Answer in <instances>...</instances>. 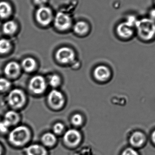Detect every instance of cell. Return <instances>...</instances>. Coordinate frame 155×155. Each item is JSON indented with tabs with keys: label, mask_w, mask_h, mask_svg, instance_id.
Returning a JSON list of instances; mask_svg holds the SVG:
<instances>
[{
	"label": "cell",
	"mask_w": 155,
	"mask_h": 155,
	"mask_svg": "<svg viewBox=\"0 0 155 155\" xmlns=\"http://www.w3.org/2000/svg\"><path fill=\"white\" fill-rule=\"evenodd\" d=\"M42 142L45 146H53L56 143V137L52 133H45L42 137Z\"/></svg>",
	"instance_id": "e0dca14e"
},
{
	"label": "cell",
	"mask_w": 155,
	"mask_h": 155,
	"mask_svg": "<svg viewBox=\"0 0 155 155\" xmlns=\"http://www.w3.org/2000/svg\"><path fill=\"white\" fill-rule=\"evenodd\" d=\"M3 153V148L1 145L0 144V155H2Z\"/></svg>",
	"instance_id": "4dcf8cb0"
},
{
	"label": "cell",
	"mask_w": 155,
	"mask_h": 155,
	"mask_svg": "<svg viewBox=\"0 0 155 155\" xmlns=\"http://www.w3.org/2000/svg\"><path fill=\"white\" fill-rule=\"evenodd\" d=\"M4 71L7 77L11 78L16 77L20 72V65L15 62H11L5 65Z\"/></svg>",
	"instance_id": "7c38bea8"
},
{
	"label": "cell",
	"mask_w": 155,
	"mask_h": 155,
	"mask_svg": "<svg viewBox=\"0 0 155 155\" xmlns=\"http://www.w3.org/2000/svg\"><path fill=\"white\" fill-rule=\"evenodd\" d=\"M122 155H138V153L134 149L132 148L126 149L123 152Z\"/></svg>",
	"instance_id": "4316f807"
},
{
	"label": "cell",
	"mask_w": 155,
	"mask_h": 155,
	"mask_svg": "<svg viewBox=\"0 0 155 155\" xmlns=\"http://www.w3.org/2000/svg\"><path fill=\"white\" fill-rule=\"evenodd\" d=\"M94 76L97 81L104 82L111 77V71L107 66L104 65L97 66L94 71Z\"/></svg>",
	"instance_id": "30bf717a"
},
{
	"label": "cell",
	"mask_w": 155,
	"mask_h": 155,
	"mask_svg": "<svg viewBox=\"0 0 155 155\" xmlns=\"http://www.w3.org/2000/svg\"><path fill=\"white\" fill-rule=\"evenodd\" d=\"M48 100L50 105L55 108L62 107L64 103V98L62 94L56 90H52L49 93Z\"/></svg>",
	"instance_id": "9c48e42d"
},
{
	"label": "cell",
	"mask_w": 155,
	"mask_h": 155,
	"mask_svg": "<svg viewBox=\"0 0 155 155\" xmlns=\"http://www.w3.org/2000/svg\"><path fill=\"white\" fill-rule=\"evenodd\" d=\"M72 21L68 15L59 12L54 18V25L58 30L63 31L68 30L72 25Z\"/></svg>",
	"instance_id": "5b68a950"
},
{
	"label": "cell",
	"mask_w": 155,
	"mask_h": 155,
	"mask_svg": "<svg viewBox=\"0 0 155 155\" xmlns=\"http://www.w3.org/2000/svg\"><path fill=\"white\" fill-rule=\"evenodd\" d=\"M152 138L153 143H155V130L153 132L152 135Z\"/></svg>",
	"instance_id": "f546056e"
},
{
	"label": "cell",
	"mask_w": 155,
	"mask_h": 155,
	"mask_svg": "<svg viewBox=\"0 0 155 155\" xmlns=\"http://www.w3.org/2000/svg\"><path fill=\"white\" fill-rule=\"evenodd\" d=\"M64 129V126L62 123H58L56 124L53 127V131L55 134L60 135L62 134Z\"/></svg>",
	"instance_id": "d4e9b609"
},
{
	"label": "cell",
	"mask_w": 155,
	"mask_h": 155,
	"mask_svg": "<svg viewBox=\"0 0 155 155\" xmlns=\"http://www.w3.org/2000/svg\"><path fill=\"white\" fill-rule=\"evenodd\" d=\"M83 117L80 114H76L74 115L72 118V123L76 126L81 125L83 123Z\"/></svg>",
	"instance_id": "cb8c5ba5"
},
{
	"label": "cell",
	"mask_w": 155,
	"mask_h": 155,
	"mask_svg": "<svg viewBox=\"0 0 155 155\" xmlns=\"http://www.w3.org/2000/svg\"><path fill=\"white\" fill-rule=\"evenodd\" d=\"M138 36L144 41H150L155 35V22L150 18L137 21L136 25Z\"/></svg>",
	"instance_id": "6da1fadb"
},
{
	"label": "cell",
	"mask_w": 155,
	"mask_h": 155,
	"mask_svg": "<svg viewBox=\"0 0 155 155\" xmlns=\"http://www.w3.org/2000/svg\"><path fill=\"white\" fill-rule=\"evenodd\" d=\"M10 42L7 39H0V54H5L9 52L11 49Z\"/></svg>",
	"instance_id": "44dd1931"
},
{
	"label": "cell",
	"mask_w": 155,
	"mask_h": 155,
	"mask_svg": "<svg viewBox=\"0 0 155 155\" xmlns=\"http://www.w3.org/2000/svg\"><path fill=\"white\" fill-rule=\"evenodd\" d=\"M9 104L14 108L22 107L25 101V96L23 92L19 89L12 90L8 97Z\"/></svg>",
	"instance_id": "277c9868"
},
{
	"label": "cell",
	"mask_w": 155,
	"mask_h": 155,
	"mask_svg": "<svg viewBox=\"0 0 155 155\" xmlns=\"http://www.w3.org/2000/svg\"><path fill=\"white\" fill-rule=\"evenodd\" d=\"M56 58L61 63H69L74 59V52L72 49L68 47H62L57 51Z\"/></svg>",
	"instance_id": "ba28073f"
},
{
	"label": "cell",
	"mask_w": 155,
	"mask_h": 155,
	"mask_svg": "<svg viewBox=\"0 0 155 155\" xmlns=\"http://www.w3.org/2000/svg\"><path fill=\"white\" fill-rule=\"evenodd\" d=\"M11 83L9 80L4 78H0V92L6 91L10 88Z\"/></svg>",
	"instance_id": "7402d4cb"
},
{
	"label": "cell",
	"mask_w": 155,
	"mask_h": 155,
	"mask_svg": "<svg viewBox=\"0 0 155 155\" xmlns=\"http://www.w3.org/2000/svg\"><path fill=\"white\" fill-rule=\"evenodd\" d=\"M30 138L29 129L26 127L21 126L15 127L10 132L8 139L12 144L16 146H21L27 143Z\"/></svg>",
	"instance_id": "7a4b0ae2"
},
{
	"label": "cell",
	"mask_w": 155,
	"mask_h": 155,
	"mask_svg": "<svg viewBox=\"0 0 155 155\" xmlns=\"http://www.w3.org/2000/svg\"><path fill=\"white\" fill-rule=\"evenodd\" d=\"M4 120L7 122L10 126H11L17 123L19 120V116L14 111H8L5 115Z\"/></svg>",
	"instance_id": "d6986e66"
},
{
	"label": "cell",
	"mask_w": 155,
	"mask_h": 155,
	"mask_svg": "<svg viewBox=\"0 0 155 155\" xmlns=\"http://www.w3.org/2000/svg\"><path fill=\"white\" fill-rule=\"evenodd\" d=\"M35 3L37 5L41 6H44L47 2V0H34Z\"/></svg>",
	"instance_id": "83f0119b"
},
{
	"label": "cell",
	"mask_w": 155,
	"mask_h": 155,
	"mask_svg": "<svg viewBox=\"0 0 155 155\" xmlns=\"http://www.w3.org/2000/svg\"><path fill=\"white\" fill-rule=\"evenodd\" d=\"M22 65L25 71L27 72H31L33 71L35 68L36 62L32 58L28 57L25 58L22 61Z\"/></svg>",
	"instance_id": "ffe728a7"
},
{
	"label": "cell",
	"mask_w": 155,
	"mask_h": 155,
	"mask_svg": "<svg viewBox=\"0 0 155 155\" xmlns=\"http://www.w3.org/2000/svg\"><path fill=\"white\" fill-rule=\"evenodd\" d=\"M145 141L144 134L141 132H135L132 134L130 138V143L134 147L142 146Z\"/></svg>",
	"instance_id": "4fadbf2b"
},
{
	"label": "cell",
	"mask_w": 155,
	"mask_h": 155,
	"mask_svg": "<svg viewBox=\"0 0 155 155\" xmlns=\"http://www.w3.org/2000/svg\"><path fill=\"white\" fill-rule=\"evenodd\" d=\"M29 88L32 92L35 94L42 93L46 88L45 80L42 76H34L30 80Z\"/></svg>",
	"instance_id": "52a82bcc"
},
{
	"label": "cell",
	"mask_w": 155,
	"mask_h": 155,
	"mask_svg": "<svg viewBox=\"0 0 155 155\" xmlns=\"http://www.w3.org/2000/svg\"><path fill=\"white\" fill-rule=\"evenodd\" d=\"M74 30L77 34L84 35L86 34L89 30V26L85 22L80 21L77 22L74 26Z\"/></svg>",
	"instance_id": "ac0fdd59"
},
{
	"label": "cell",
	"mask_w": 155,
	"mask_h": 155,
	"mask_svg": "<svg viewBox=\"0 0 155 155\" xmlns=\"http://www.w3.org/2000/svg\"><path fill=\"white\" fill-rule=\"evenodd\" d=\"M10 125L7 122L5 121L0 122V133L5 134L8 131Z\"/></svg>",
	"instance_id": "484cf974"
},
{
	"label": "cell",
	"mask_w": 155,
	"mask_h": 155,
	"mask_svg": "<svg viewBox=\"0 0 155 155\" xmlns=\"http://www.w3.org/2000/svg\"><path fill=\"white\" fill-rule=\"evenodd\" d=\"M17 29V24L14 21H7L3 25V31L5 34L8 35H11L14 34Z\"/></svg>",
	"instance_id": "2e32d148"
},
{
	"label": "cell",
	"mask_w": 155,
	"mask_h": 155,
	"mask_svg": "<svg viewBox=\"0 0 155 155\" xmlns=\"http://www.w3.org/2000/svg\"><path fill=\"white\" fill-rule=\"evenodd\" d=\"M61 83V78L58 75L53 74L49 78L50 84L53 87L58 86Z\"/></svg>",
	"instance_id": "603a6c76"
},
{
	"label": "cell",
	"mask_w": 155,
	"mask_h": 155,
	"mask_svg": "<svg viewBox=\"0 0 155 155\" xmlns=\"http://www.w3.org/2000/svg\"><path fill=\"white\" fill-rule=\"evenodd\" d=\"M12 13V6L7 2H0V17L6 18L9 17Z\"/></svg>",
	"instance_id": "9a60e30c"
},
{
	"label": "cell",
	"mask_w": 155,
	"mask_h": 155,
	"mask_svg": "<svg viewBox=\"0 0 155 155\" xmlns=\"http://www.w3.org/2000/svg\"><path fill=\"white\" fill-rule=\"evenodd\" d=\"M35 18L39 24L43 26H46L50 24L52 20V10L46 6H41L36 11Z\"/></svg>",
	"instance_id": "3957f363"
},
{
	"label": "cell",
	"mask_w": 155,
	"mask_h": 155,
	"mask_svg": "<svg viewBox=\"0 0 155 155\" xmlns=\"http://www.w3.org/2000/svg\"><path fill=\"white\" fill-rule=\"evenodd\" d=\"M150 19L153 20L155 22V9L151 10L150 13Z\"/></svg>",
	"instance_id": "f1b7e54d"
},
{
	"label": "cell",
	"mask_w": 155,
	"mask_h": 155,
	"mask_svg": "<svg viewBox=\"0 0 155 155\" xmlns=\"http://www.w3.org/2000/svg\"><path fill=\"white\" fill-rule=\"evenodd\" d=\"M82 139L80 133L75 129H70L66 131L64 135L63 140L66 144L71 147L79 144Z\"/></svg>",
	"instance_id": "8992f818"
},
{
	"label": "cell",
	"mask_w": 155,
	"mask_h": 155,
	"mask_svg": "<svg viewBox=\"0 0 155 155\" xmlns=\"http://www.w3.org/2000/svg\"><path fill=\"white\" fill-rule=\"evenodd\" d=\"M117 34L121 38L128 39L132 37L133 34V26L126 22L121 23L117 26Z\"/></svg>",
	"instance_id": "8fae6325"
},
{
	"label": "cell",
	"mask_w": 155,
	"mask_h": 155,
	"mask_svg": "<svg viewBox=\"0 0 155 155\" xmlns=\"http://www.w3.org/2000/svg\"><path fill=\"white\" fill-rule=\"evenodd\" d=\"M27 155H46L47 152L46 149L38 144H32L29 146L25 150Z\"/></svg>",
	"instance_id": "5bb4252c"
}]
</instances>
